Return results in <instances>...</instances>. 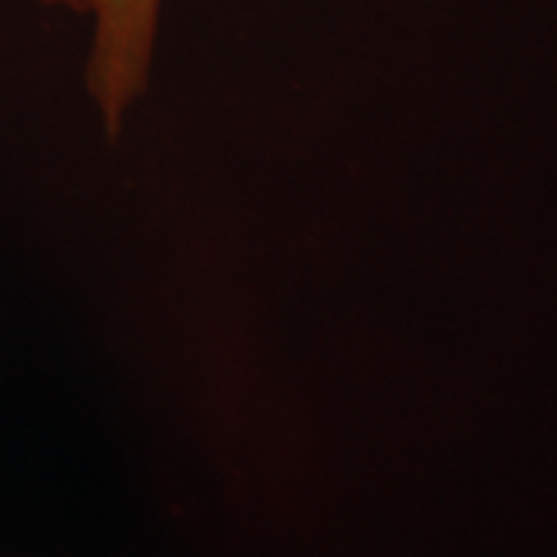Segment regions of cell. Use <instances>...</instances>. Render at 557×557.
Segmentation results:
<instances>
[{
    "instance_id": "6da1fadb",
    "label": "cell",
    "mask_w": 557,
    "mask_h": 557,
    "mask_svg": "<svg viewBox=\"0 0 557 557\" xmlns=\"http://www.w3.org/2000/svg\"><path fill=\"white\" fill-rule=\"evenodd\" d=\"M88 18L86 88L101 111L103 129L116 137L124 116L148 90L163 0H39Z\"/></svg>"
}]
</instances>
